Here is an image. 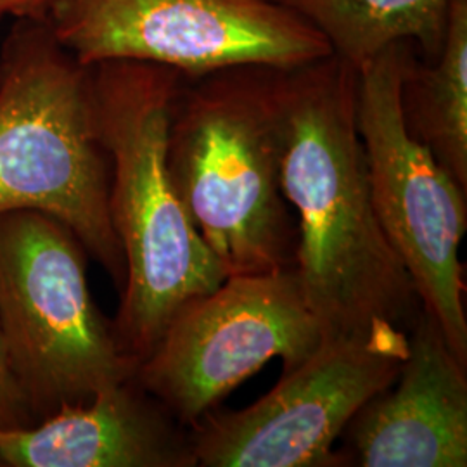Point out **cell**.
<instances>
[{
	"mask_svg": "<svg viewBox=\"0 0 467 467\" xmlns=\"http://www.w3.org/2000/svg\"><path fill=\"white\" fill-rule=\"evenodd\" d=\"M281 185L295 270L324 341L405 337L422 305L376 213L357 127V67L329 54L279 67Z\"/></svg>",
	"mask_w": 467,
	"mask_h": 467,
	"instance_id": "obj_1",
	"label": "cell"
},
{
	"mask_svg": "<svg viewBox=\"0 0 467 467\" xmlns=\"http://www.w3.org/2000/svg\"><path fill=\"white\" fill-rule=\"evenodd\" d=\"M409 336L324 341L243 410H210L191 428L201 467H337L336 441L391 386Z\"/></svg>",
	"mask_w": 467,
	"mask_h": 467,
	"instance_id": "obj_9",
	"label": "cell"
},
{
	"mask_svg": "<svg viewBox=\"0 0 467 467\" xmlns=\"http://www.w3.org/2000/svg\"><path fill=\"white\" fill-rule=\"evenodd\" d=\"M414 50L412 42H399L357 67V127L388 241L407 268L422 310L467 366L464 268L459 258L467 192L405 127L401 77Z\"/></svg>",
	"mask_w": 467,
	"mask_h": 467,
	"instance_id": "obj_6",
	"label": "cell"
},
{
	"mask_svg": "<svg viewBox=\"0 0 467 467\" xmlns=\"http://www.w3.org/2000/svg\"><path fill=\"white\" fill-rule=\"evenodd\" d=\"M322 343L295 268L233 275L177 310L135 381L191 430L272 358L287 372Z\"/></svg>",
	"mask_w": 467,
	"mask_h": 467,
	"instance_id": "obj_7",
	"label": "cell"
},
{
	"mask_svg": "<svg viewBox=\"0 0 467 467\" xmlns=\"http://www.w3.org/2000/svg\"><path fill=\"white\" fill-rule=\"evenodd\" d=\"M132 379L65 403L35 428H0V461L13 467L198 466L191 430L146 400Z\"/></svg>",
	"mask_w": 467,
	"mask_h": 467,
	"instance_id": "obj_11",
	"label": "cell"
},
{
	"mask_svg": "<svg viewBox=\"0 0 467 467\" xmlns=\"http://www.w3.org/2000/svg\"><path fill=\"white\" fill-rule=\"evenodd\" d=\"M100 144L109 173V217L125 262L113 326L137 366L187 301L225 279L171 184L168 125L182 73L173 67L106 61L90 67Z\"/></svg>",
	"mask_w": 467,
	"mask_h": 467,
	"instance_id": "obj_2",
	"label": "cell"
},
{
	"mask_svg": "<svg viewBox=\"0 0 467 467\" xmlns=\"http://www.w3.org/2000/svg\"><path fill=\"white\" fill-rule=\"evenodd\" d=\"M310 23L334 56L358 67L381 50L412 42L434 59L447 28L451 0H272Z\"/></svg>",
	"mask_w": 467,
	"mask_h": 467,
	"instance_id": "obj_13",
	"label": "cell"
},
{
	"mask_svg": "<svg viewBox=\"0 0 467 467\" xmlns=\"http://www.w3.org/2000/svg\"><path fill=\"white\" fill-rule=\"evenodd\" d=\"M84 246L56 218L0 215V327L26 400H90L132 379L137 362L94 303Z\"/></svg>",
	"mask_w": 467,
	"mask_h": 467,
	"instance_id": "obj_5",
	"label": "cell"
},
{
	"mask_svg": "<svg viewBox=\"0 0 467 467\" xmlns=\"http://www.w3.org/2000/svg\"><path fill=\"white\" fill-rule=\"evenodd\" d=\"M9 212L56 218L123 285L90 67L47 21L21 19L0 56V215Z\"/></svg>",
	"mask_w": 467,
	"mask_h": 467,
	"instance_id": "obj_4",
	"label": "cell"
},
{
	"mask_svg": "<svg viewBox=\"0 0 467 467\" xmlns=\"http://www.w3.org/2000/svg\"><path fill=\"white\" fill-rule=\"evenodd\" d=\"M407 130L467 192V0H451L434 59L410 56L400 85Z\"/></svg>",
	"mask_w": 467,
	"mask_h": 467,
	"instance_id": "obj_12",
	"label": "cell"
},
{
	"mask_svg": "<svg viewBox=\"0 0 467 467\" xmlns=\"http://www.w3.org/2000/svg\"><path fill=\"white\" fill-rule=\"evenodd\" d=\"M47 25L84 67L139 61L192 77L333 54L310 23L272 0H54Z\"/></svg>",
	"mask_w": 467,
	"mask_h": 467,
	"instance_id": "obj_8",
	"label": "cell"
},
{
	"mask_svg": "<svg viewBox=\"0 0 467 467\" xmlns=\"http://www.w3.org/2000/svg\"><path fill=\"white\" fill-rule=\"evenodd\" d=\"M279 67L187 77L168 125L171 184L225 277L295 268L298 225L281 185Z\"/></svg>",
	"mask_w": 467,
	"mask_h": 467,
	"instance_id": "obj_3",
	"label": "cell"
},
{
	"mask_svg": "<svg viewBox=\"0 0 467 467\" xmlns=\"http://www.w3.org/2000/svg\"><path fill=\"white\" fill-rule=\"evenodd\" d=\"M26 405L28 400L9 364L2 327H0V428L21 426L19 419Z\"/></svg>",
	"mask_w": 467,
	"mask_h": 467,
	"instance_id": "obj_14",
	"label": "cell"
},
{
	"mask_svg": "<svg viewBox=\"0 0 467 467\" xmlns=\"http://www.w3.org/2000/svg\"><path fill=\"white\" fill-rule=\"evenodd\" d=\"M466 368L422 310L397 379L341 434L337 467H466Z\"/></svg>",
	"mask_w": 467,
	"mask_h": 467,
	"instance_id": "obj_10",
	"label": "cell"
},
{
	"mask_svg": "<svg viewBox=\"0 0 467 467\" xmlns=\"http://www.w3.org/2000/svg\"><path fill=\"white\" fill-rule=\"evenodd\" d=\"M54 0H0V19L7 16L47 21Z\"/></svg>",
	"mask_w": 467,
	"mask_h": 467,
	"instance_id": "obj_15",
	"label": "cell"
}]
</instances>
